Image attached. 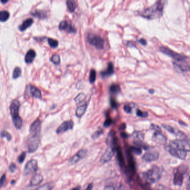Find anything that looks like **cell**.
<instances>
[{"label": "cell", "instance_id": "obj_1", "mask_svg": "<svg viewBox=\"0 0 190 190\" xmlns=\"http://www.w3.org/2000/svg\"><path fill=\"white\" fill-rule=\"evenodd\" d=\"M168 151L173 157L184 160L190 151L189 141L186 138L175 140L170 143L167 147Z\"/></svg>", "mask_w": 190, "mask_h": 190}, {"label": "cell", "instance_id": "obj_2", "mask_svg": "<svg viewBox=\"0 0 190 190\" xmlns=\"http://www.w3.org/2000/svg\"><path fill=\"white\" fill-rule=\"evenodd\" d=\"M165 1H158L153 5L143 10L141 15L148 19H155L160 18L163 14V8L165 5Z\"/></svg>", "mask_w": 190, "mask_h": 190}, {"label": "cell", "instance_id": "obj_3", "mask_svg": "<svg viewBox=\"0 0 190 190\" xmlns=\"http://www.w3.org/2000/svg\"><path fill=\"white\" fill-rule=\"evenodd\" d=\"M20 107V103L18 100H13L11 103L10 112L12 121L15 127L18 129H20L23 125V120L18 114Z\"/></svg>", "mask_w": 190, "mask_h": 190}, {"label": "cell", "instance_id": "obj_4", "mask_svg": "<svg viewBox=\"0 0 190 190\" xmlns=\"http://www.w3.org/2000/svg\"><path fill=\"white\" fill-rule=\"evenodd\" d=\"M143 177L147 182L153 184L160 180L161 177V172L158 167L155 166L143 173Z\"/></svg>", "mask_w": 190, "mask_h": 190}, {"label": "cell", "instance_id": "obj_5", "mask_svg": "<svg viewBox=\"0 0 190 190\" xmlns=\"http://www.w3.org/2000/svg\"><path fill=\"white\" fill-rule=\"evenodd\" d=\"M160 50L162 53H165L168 56L171 57L175 60V61H186V60H189V57H187V56L183 54L176 53L174 51L171 50L170 48H167L165 46H160Z\"/></svg>", "mask_w": 190, "mask_h": 190}, {"label": "cell", "instance_id": "obj_6", "mask_svg": "<svg viewBox=\"0 0 190 190\" xmlns=\"http://www.w3.org/2000/svg\"><path fill=\"white\" fill-rule=\"evenodd\" d=\"M88 42L97 49H103L104 47V40L100 36L89 33L87 36Z\"/></svg>", "mask_w": 190, "mask_h": 190}, {"label": "cell", "instance_id": "obj_7", "mask_svg": "<svg viewBox=\"0 0 190 190\" xmlns=\"http://www.w3.org/2000/svg\"><path fill=\"white\" fill-rule=\"evenodd\" d=\"M42 129V122L40 119L35 120L30 127V138H39Z\"/></svg>", "mask_w": 190, "mask_h": 190}, {"label": "cell", "instance_id": "obj_8", "mask_svg": "<svg viewBox=\"0 0 190 190\" xmlns=\"http://www.w3.org/2000/svg\"><path fill=\"white\" fill-rule=\"evenodd\" d=\"M186 172V167H180L175 174L173 183L176 186H181L183 184L184 176Z\"/></svg>", "mask_w": 190, "mask_h": 190}, {"label": "cell", "instance_id": "obj_9", "mask_svg": "<svg viewBox=\"0 0 190 190\" xmlns=\"http://www.w3.org/2000/svg\"><path fill=\"white\" fill-rule=\"evenodd\" d=\"M38 169V163L37 161L32 159L29 160L25 165L24 170V173L25 175H28L31 173L35 172Z\"/></svg>", "mask_w": 190, "mask_h": 190}, {"label": "cell", "instance_id": "obj_10", "mask_svg": "<svg viewBox=\"0 0 190 190\" xmlns=\"http://www.w3.org/2000/svg\"><path fill=\"white\" fill-rule=\"evenodd\" d=\"M114 147L112 146H109L104 153L102 155L101 158V162L102 163H105L109 162L113 157L114 154Z\"/></svg>", "mask_w": 190, "mask_h": 190}, {"label": "cell", "instance_id": "obj_11", "mask_svg": "<svg viewBox=\"0 0 190 190\" xmlns=\"http://www.w3.org/2000/svg\"><path fill=\"white\" fill-rule=\"evenodd\" d=\"M74 127V122L72 120H69L63 122L56 129V133L60 134L68 130L72 129Z\"/></svg>", "mask_w": 190, "mask_h": 190}, {"label": "cell", "instance_id": "obj_12", "mask_svg": "<svg viewBox=\"0 0 190 190\" xmlns=\"http://www.w3.org/2000/svg\"><path fill=\"white\" fill-rule=\"evenodd\" d=\"M173 65L177 70H179L181 72H187L190 70V66L189 63L186 61H175L172 62Z\"/></svg>", "mask_w": 190, "mask_h": 190}, {"label": "cell", "instance_id": "obj_13", "mask_svg": "<svg viewBox=\"0 0 190 190\" xmlns=\"http://www.w3.org/2000/svg\"><path fill=\"white\" fill-rule=\"evenodd\" d=\"M40 143V138H29L28 141V148L30 153L35 152L39 147Z\"/></svg>", "mask_w": 190, "mask_h": 190}, {"label": "cell", "instance_id": "obj_14", "mask_svg": "<svg viewBox=\"0 0 190 190\" xmlns=\"http://www.w3.org/2000/svg\"><path fill=\"white\" fill-rule=\"evenodd\" d=\"M87 151L85 149H81L80 151H79L75 155H74L69 161L70 163H71L72 165L73 164H75L77 162H78L79 160H82L84 158L86 155H87Z\"/></svg>", "mask_w": 190, "mask_h": 190}, {"label": "cell", "instance_id": "obj_15", "mask_svg": "<svg viewBox=\"0 0 190 190\" xmlns=\"http://www.w3.org/2000/svg\"><path fill=\"white\" fill-rule=\"evenodd\" d=\"M153 139L156 143L161 145L165 144L166 142V138L162 134L161 131H155Z\"/></svg>", "mask_w": 190, "mask_h": 190}, {"label": "cell", "instance_id": "obj_16", "mask_svg": "<svg viewBox=\"0 0 190 190\" xmlns=\"http://www.w3.org/2000/svg\"><path fill=\"white\" fill-rule=\"evenodd\" d=\"M162 127L165 128L167 131L170 132V133H172L173 134L180 137L181 138H186V136L184 134L183 132L181 131H179L178 129H176L175 128H173L171 126L168 125H162Z\"/></svg>", "mask_w": 190, "mask_h": 190}, {"label": "cell", "instance_id": "obj_17", "mask_svg": "<svg viewBox=\"0 0 190 190\" xmlns=\"http://www.w3.org/2000/svg\"><path fill=\"white\" fill-rule=\"evenodd\" d=\"M159 157V153L156 152L147 153L143 156V160L146 162H152L157 160Z\"/></svg>", "mask_w": 190, "mask_h": 190}, {"label": "cell", "instance_id": "obj_18", "mask_svg": "<svg viewBox=\"0 0 190 190\" xmlns=\"http://www.w3.org/2000/svg\"><path fill=\"white\" fill-rule=\"evenodd\" d=\"M43 176L40 174H36L31 179L30 185L31 186H35L40 184L43 181Z\"/></svg>", "mask_w": 190, "mask_h": 190}, {"label": "cell", "instance_id": "obj_19", "mask_svg": "<svg viewBox=\"0 0 190 190\" xmlns=\"http://www.w3.org/2000/svg\"><path fill=\"white\" fill-rule=\"evenodd\" d=\"M114 72V68L113 63L111 62H109L106 70L102 71L101 72V75L103 77H109V76L113 74Z\"/></svg>", "mask_w": 190, "mask_h": 190}, {"label": "cell", "instance_id": "obj_20", "mask_svg": "<svg viewBox=\"0 0 190 190\" xmlns=\"http://www.w3.org/2000/svg\"><path fill=\"white\" fill-rule=\"evenodd\" d=\"M35 56V51L34 50L31 49L29 51H28V52L26 54L25 58V62L27 64L31 63L34 61Z\"/></svg>", "mask_w": 190, "mask_h": 190}, {"label": "cell", "instance_id": "obj_21", "mask_svg": "<svg viewBox=\"0 0 190 190\" xmlns=\"http://www.w3.org/2000/svg\"><path fill=\"white\" fill-rule=\"evenodd\" d=\"M87 106H88L87 103H85L83 105L77 107V109L76 110V113H75V114L77 117L80 118L83 115L87 110Z\"/></svg>", "mask_w": 190, "mask_h": 190}, {"label": "cell", "instance_id": "obj_22", "mask_svg": "<svg viewBox=\"0 0 190 190\" xmlns=\"http://www.w3.org/2000/svg\"><path fill=\"white\" fill-rule=\"evenodd\" d=\"M33 22H34V20L31 18L26 19V20L24 21L23 23L19 26V29L21 31H24L26 29H27V28H29L30 26L33 24Z\"/></svg>", "mask_w": 190, "mask_h": 190}, {"label": "cell", "instance_id": "obj_23", "mask_svg": "<svg viewBox=\"0 0 190 190\" xmlns=\"http://www.w3.org/2000/svg\"><path fill=\"white\" fill-rule=\"evenodd\" d=\"M30 91L31 95L34 97H35L39 99H41L42 98V93L40 90L36 88L35 86L30 85Z\"/></svg>", "mask_w": 190, "mask_h": 190}, {"label": "cell", "instance_id": "obj_24", "mask_svg": "<svg viewBox=\"0 0 190 190\" xmlns=\"http://www.w3.org/2000/svg\"><path fill=\"white\" fill-rule=\"evenodd\" d=\"M31 15L38 18H45L47 17V13L44 10H35L34 12H31Z\"/></svg>", "mask_w": 190, "mask_h": 190}, {"label": "cell", "instance_id": "obj_25", "mask_svg": "<svg viewBox=\"0 0 190 190\" xmlns=\"http://www.w3.org/2000/svg\"><path fill=\"white\" fill-rule=\"evenodd\" d=\"M55 186L53 182H49L45 184H43L35 190H52Z\"/></svg>", "mask_w": 190, "mask_h": 190}, {"label": "cell", "instance_id": "obj_26", "mask_svg": "<svg viewBox=\"0 0 190 190\" xmlns=\"http://www.w3.org/2000/svg\"><path fill=\"white\" fill-rule=\"evenodd\" d=\"M104 190H127L126 188L124 185L123 184H120L119 186H118L117 187L113 186V185H108L107 186Z\"/></svg>", "mask_w": 190, "mask_h": 190}, {"label": "cell", "instance_id": "obj_27", "mask_svg": "<svg viewBox=\"0 0 190 190\" xmlns=\"http://www.w3.org/2000/svg\"><path fill=\"white\" fill-rule=\"evenodd\" d=\"M10 17V13L7 11H0V21L5 22Z\"/></svg>", "mask_w": 190, "mask_h": 190}, {"label": "cell", "instance_id": "obj_28", "mask_svg": "<svg viewBox=\"0 0 190 190\" xmlns=\"http://www.w3.org/2000/svg\"><path fill=\"white\" fill-rule=\"evenodd\" d=\"M66 5L70 12H74L76 7L77 4L75 1L73 0H68L66 1Z\"/></svg>", "mask_w": 190, "mask_h": 190}, {"label": "cell", "instance_id": "obj_29", "mask_svg": "<svg viewBox=\"0 0 190 190\" xmlns=\"http://www.w3.org/2000/svg\"><path fill=\"white\" fill-rule=\"evenodd\" d=\"M110 91L113 94H118L120 91V87L118 84H112L109 88Z\"/></svg>", "mask_w": 190, "mask_h": 190}, {"label": "cell", "instance_id": "obj_30", "mask_svg": "<svg viewBox=\"0 0 190 190\" xmlns=\"http://www.w3.org/2000/svg\"><path fill=\"white\" fill-rule=\"evenodd\" d=\"M133 136L134 137V138H135V141L136 143L138 142H139L141 143L144 137H143V134L141 132H134Z\"/></svg>", "mask_w": 190, "mask_h": 190}, {"label": "cell", "instance_id": "obj_31", "mask_svg": "<svg viewBox=\"0 0 190 190\" xmlns=\"http://www.w3.org/2000/svg\"><path fill=\"white\" fill-rule=\"evenodd\" d=\"M85 99H86V95L84 93H81L75 97L74 100L77 103V104H80L82 103L85 100Z\"/></svg>", "mask_w": 190, "mask_h": 190}, {"label": "cell", "instance_id": "obj_32", "mask_svg": "<svg viewBox=\"0 0 190 190\" xmlns=\"http://www.w3.org/2000/svg\"><path fill=\"white\" fill-rule=\"evenodd\" d=\"M96 79V71L95 69H91L89 75V82L90 83H93Z\"/></svg>", "mask_w": 190, "mask_h": 190}, {"label": "cell", "instance_id": "obj_33", "mask_svg": "<svg viewBox=\"0 0 190 190\" xmlns=\"http://www.w3.org/2000/svg\"><path fill=\"white\" fill-rule=\"evenodd\" d=\"M48 41L49 45L51 48H56V47H58L59 42L56 40L51 39V38H49L48 39Z\"/></svg>", "mask_w": 190, "mask_h": 190}, {"label": "cell", "instance_id": "obj_34", "mask_svg": "<svg viewBox=\"0 0 190 190\" xmlns=\"http://www.w3.org/2000/svg\"><path fill=\"white\" fill-rule=\"evenodd\" d=\"M0 136H1V137H2V138H6L8 141H10L11 140V139H12L11 135L8 132H7L6 131H2L1 132V133H0Z\"/></svg>", "mask_w": 190, "mask_h": 190}, {"label": "cell", "instance_id": "obj_35", "mask_svg": "<svg viewBox=\"0 0 190 190\" xmlns=\"http://www.w3.org/2000/svg\"><path fill=\"white\" fill-rule=\"evenodd\" d=\"M69 25L70 24H69L66 20H63L60 23L59 28L60 30H67Z\"/></svg>", "mask_w": 190, "mask_h": 190}, {"label": "cell", "instance_id": "obj_36", "mask_svg": "<svg viewBox=\"0 0 190 190\" xmlns=\"http://www.w3.org/2000/svg\"><path fill=\"white\" fill-rule=\"evenodd\" d=\"M21 75V69L19 67H16L13 72V78L17 79Z\"/></svg>", "mask_w": 190, "mask_h": 190}, {"label": "cell", "instance_id": "obj_37", "mask_svg": "<svg viewBox=\"0 0 190 190\" xmlns=\"http://www.w3.org/2000/svg\"><path fill=\"white\" fill-rule=\"evenodd\" d=\"M51 61L55 64H59L60 62L59 55H58L57 54L53 55L51 59Z\"/></svg>", "mask_w": 190, "mask_h": 190}, {"label": "cell", "instance_id": "obj_38", "mask_svg": "<svg viewBox=\"0 0 190 190\" xmlns=\"http://www.w3.org/2000/svg\"><path fill=\"white\" fill-rule=\"evenodd\" d=\"M136 114H137V116L140 117H143V118H145L148 116V113H147L146 112H143L142 110H139V109H138L136 110Z\"/></svg>", "mask_w": 190, "mask_h": 190}, {"label": "cell", "instance_id": "obj_39", "mask_svg": "<svg viewBox=\"0 0 190 190\" xmlns=\"http://www.w3.org/2000/svg\"><path fill=\"white\" fill-rule=\"evenodd\" d=\"M26 156V153L25 152H23L21 155L18 156V162L20 163H22L24 162V160H25Z\"/></svg>", "mask_w": 190, "mask_h": 190}, {"label": "cell", "instance_id": "obj_40", "mask_svg": "<svg viewBox=\"0 0 190 190\" xmlns=\"http://www.w3.org/2000/svg\"><path fill=\"white\" fill-rule=\"evenodd\" d=\"M132 151L133 153L136 154V155H139L142 153V150L140 148H138V147H132Z\"/></svg>", "mask_w": 190, "mask_h": 190}, {"label": "cell", "instance_id": "obj_41", "mask_svg": "<svg viewBox=\"0 0 190 190\" xmlns=\"http://www.w3.org/2000/svg\"><path fill=\"white\" fill-rule=\"evenodd\" d=\"M123 109H124V110H125V112L126 113H132V107H131V106H130L129 104H125Z\"/></svg>", "mask_w": 190, "mask_h": 190}, {"label": "cell", "instance_id": "obj_42", "mask_svg": "<svg viewBox=\"0 0 190 190\" xmlns=\"http://www.w3.org/2000/svg\"><path fill=\"white\" fill-rule=\"evenodd\" d=\"M113 120H112V119H111L110 118H108L107 119H106V120L104 122V126L105 127H107V128H108V127H109L110 125H112V123H113Z\"/></svg>", "mask_w": 190, "mask_h": 190}, {"label": "cell", "instance_id": "obj_43", "mask_svg": "<svg viewBox=\"0 0 190 190\" xmlns=\"http://www.w3.org/2000/svg\"><path fill=\"white\" fill-rule=\"evenodd\" d=\"M103 133V130L101 129H99L98 131H96L95 133L93 134L92 138H94V139H95V138H96L99 137Z\"/></svg>", "mask_w": 190, "mask_h": 190}, {"label": "cell", "instance_id": "obj_44", "mask_svg": "<svg viewBox=\"0 0 190 190\" xmlns=\"http://www.w3.org/2000/svg\"><path fill=\"white\" fill-rule=\"evenodd\" d=\"M6 176L5 174H4L0 178V187H2L6 182Z\"/></svg>", "mask_w": 190, "mask_h": 190}, {"label": "cell", "instance_id": "obj_45", "mask_svg": "<svg viewBox=\"0 0 190 190\" xmlns=\"http://www.w3.org/2000/svg\"><path fill=\"white\" fill-rule=\"evenodd\" d=\"M110 105H111V107L113 108H117V107L118 106V103L114 99H113L112 98L110 99Z\"/></svg>", "mask_w": 190, "mask_h": 190}, {"label": "cell", "instance_id": "obj_46", "mask_svg": "<svg viewBox=\"0 0 190 190\" xmlns=\"http://www.w3.org/2000/svg\"><path fill=\"white\" fill-rule=\"evenodd\" d=\"M16 169H17V167L16 166V165L13 163H12L9 166V170L11 172H15V171L16 170Z\"/></svg>", "mask_w": 190, "mask_h": 190}, {"label": "cell", "instance_id": "obj_47", "mask_svg": "<svg viewBox=\"0 0 190 190\" xmlns=\"http://www.w3.org/2000/svg\"><path fill=\"white\" fill-rule=\"evenodd\" d=\"M151 128L152 129L155 130V131H160V128L157 125H151Z\"/></svg>", "mask_w": 190, "mask_h": 190}, {"label": "cell", "instance_id": "obj_48", "mask_svg": "<svg viewBox=\"0 0 190 190\" xmlns=\"http://www.w3.org/2000/svg\"><path fill=\"white\" fill-rule=\"evenodd\" d=\"M139 42L141 44H142L143 45H147V41H146L144 39H143V38H142V39H140L139 40Z\"/></svg>", "mask_w": 190, "mask_h": 190}, {"label": "cell", "instance_id": "obj_49", "mask_svg": "<svg viewBox=\"0 0 190 190\" xmlns=\"http://www.w3.org/2000/svg\"><path fill=\"white\" fill-rule=\"evenodd\" d=\"M93 187V183H91L88 186V187H87L85 190H92Z\"/></svg>", "mask_w": 190, "mask_h": 190}, {"label": "cell", "instance_id": "obj_50", "mask_svg": "<svg viewBox=\"0 0 190 190\" xmlns=\"http://www.w3.org/2000/svg\"><path fill=\"white\" fill-rule=\"evenodd\" d=\"M80 189H81L80 186H77V187L74 188V189H72L71 190H80Z\"/></svg>", "mask_w": 190, "mask_h": 190}, {"label": "cell", "instance_id": "obj_51", "mask_svg": "<svg viewBox=\"0 0 190 190\" xmlns=\"http://www.w3.org/2000/svg\"><path fill=\"white\" fill-rule=\"evenodd\" d=\"M120 128L122 129H125V124H122L121 125V127H120Z\"/></svg>", "mask_w": 190, "mask_h": 190}, {"label": "cell", "instance_id": "obj_52", "mask_svg": "<svg viewBox=\"0 0 190 190\" xmlns=\"http://www.w3.org/2000/svg\"><path fill=\"white\" fill-rule=\"evenodd\" d=\"M149 92L151 94H153V93L155 92V91H154L153 90H152V89H150V90H149Z\"/></svg>", "mask_w": 190, "mask_h": 190}, {"label": "cell", "instance_id": "obj_53", "mask_svg": "<svg viewBox=\"0 0 190 190\" xmlns=\"http://www.w3.org/2000/svg\"><path fill=\"white\" fill-rule=\"evenodd\" d=\"M1 2L2 4H5V3H7V2H8V1H2V0H1Z\"/></svg>", "mask_w": 190, "mask_h": 190}, {"label": "cell", "instance_id": "obj_54", "mask_svg": "<svg viewBox=\"0 0 190 190\" xmlns=\"http://www.w3.org/2000/svg\"><path fill=\"white\" fill-rule=\"evenodd\" d=\"M15 181L14 180H13V181H12V182H11V184H13V183H15Z\"/></svg>", "mask_w": 190, "mask_h": 190}, {"label": "cell", "instance_id": "obj_55", "mask_svg": "<svg viewBox=\"0 0 190 190\" xmlns=\"http://www.w3.org/2000/svg\"><path fill=\"white\" fill-rule=\"evenodd\" d=\"M160 190V189H155V190Z\"/></svg>", "mask_w": 190, "mask_h": 190}]
</instances>
